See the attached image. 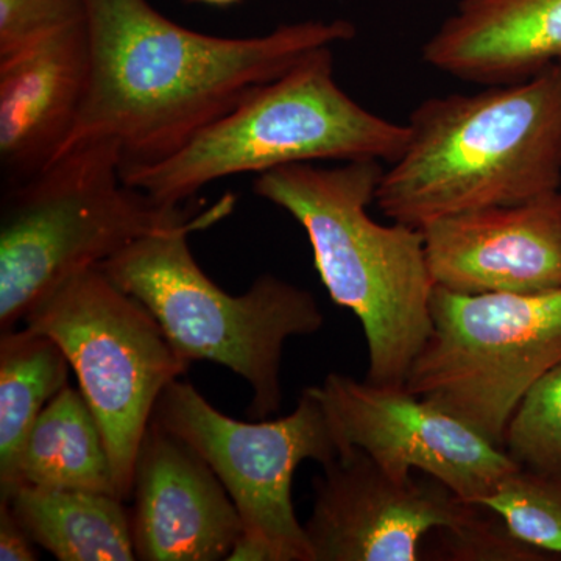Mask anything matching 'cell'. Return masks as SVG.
Instances as JSON below:
<instances>
[{
	"mask_svg": "<svg viewBox=\"0 0 561 561\" xmlns=\"http://www.w3.org/2000/svg\"><path fill=\"white\" fill-rule=\"evenodd\" d=\"M0 501L9 502L35 545L57 560H138L130 512L116 494L22 485Z\"/></svg>",
	"mask_w": 561,
	"mask_h": 561,
	"instance_id": "16",
	"label": "cell"
},
{
	"mask_svg": "<svg viewBox=\"0 0 561 561\" xmlns=\"http://www.w3.org/2000/svg\"><path fill=\"white\" fill-rule=\"evenodd\" d=\"M72 370L57 342L28 328L0 335V500L16 486L33 424Z\"/></svg>",
	"mask_w": 561,
	"mask_h": 561,
	"instance_id": "18",
	"label": "cell"
},
{
	"mask_svg": "<svg viewBox=\"0 0 561 561\" xmlns=\"http://www.w3.org/2000/svg\"><path fill=\"white\" fill-rule=\"evenodd\" d=\"M421 57L479 87L534 79L561 60V0H460Z\"/></svg>",
	"mask_w": 561,
	"mask_h": 561,
	"instance_id": "15",
	"label": "cell"
},
{
	"mask_svg": "<svg viewBox=\"0 0 561 561\" xmlns=\"http://www.w3.org/2000/svg\"><path fill=\"white\" fill-rule=\"evenodd\" d=\"M57 342L101 426L121 500H130L136 457L162 391L190 368L153 313L101 267L62 280L25 316Z\"/></svg>",
	"mask_w": 561,
	"mask_h": 561,
	"instance_id": "7",
	"label": "cell"
},
{
	"mask_svg": "<svg viewBox=\"0 0 561 561\" xmlns=\"http://www.w3.org/2000/svg\"><path fill=\"white\" fill-rule=\"evenodd\" d=\"M22 485L119 496L101 426L80 390L66 386L33 424L14 490Z\"/></svg>",
	"mask_w": 561,
	"mask_h": 561,
	"instance_id": "17",
	"label": "cell"
},
{
	"mask_svg": "<svg viewBox=\"0 0 561 561\" xmlns=\"http://www.w3.org/2000/svg\"><path fill=\"white\" fill-rule=\"evenodd\" d=\"M431 317L404 389L504 449L513 412L561 364V289L468 295L435 286Z\"/></svg>",
	"mask_w": 561,
	"mask_h": 561,
	"instance_id": "8",
	"label": "cell"
},
{
	"mask_svg": "<svg viewBox=\"0 0 561 561\" xmlns=\"http://www.w3.org/2000/svg\"><path fill=\"white\" fill-rule=\"evenodd\" d=\"M478 505L500 515L519 540L561 560V472L515 468Z\"/></svg>",
	"mask_w": 561,
	"mask_h": 561,
	"instance_id": "19",
	"label": "cell"
},
{
	"mask_svg": "<svg viewBox=\"0 0 561 561\" xmlns=\"http://www.w3.org/2000/svg\"><path fill=\"white\" fill-rule=\"evenodd\" d=\"M87 24L90 87L62 153L113 140L122 169L172 157L262 84L357 33L345 20L305 21L224 38L176 24L149 0H87Z\"/></svg>",
	"mask_w": 561,
	"mask_h": 561,
	"instance_id": "1",
	"label": "cell"
},
{
	"mask_svg": "<svg viewBox=\"0 0 561 561\" xmlns=\"http://www.w3.org/2000/svg\"><path fill=\"white\" fill-rule=\"evenodd\" d=\"M423 542V560L552 561L551 553L519 540L496 513L476 504L463 522L432 531Z\"/></svg>",
	"mask_w": 561,
	"mask_h": 561,
	"instance_id": "21",
	"label": "cell"
},
{
	"mask_svg": "<svg viewBox=\"0 0 561 561\" xmlns=\"http://www.w3.org/2000/svg\"><path fill=\"white\" fill-rule=\"evenodd\" d=\"M504 451L527 470L561 472V364L538 379L513 412Z\"/></svg>",
	"mask_w": 561,
	"mask_h": 561,
	"instance_id": "20",
	"label": "cell"
},
{
	"mask_svg": "<svg viewBox=\"0 0 561 561\" xmlns=\"http://www.w3.org/2000/svg\"><path fill=\"white\" fill-rule=\"evenodd\" d=\"M87 18L0 58L2 191L32 180L65 150L87 99Z\"/></svg>",
	"mask_w": 561,
	"mask_h": 561,
	"instance_id": "14",
	"label": "cell"
},
{
	"mask_svg": "<svg viewBox=\"0 0 561 561\" xmlns=\"http://www.w3.org/2000/svg\"><path fill=\"white\" fill-rule=\"evenodd\" d=\"M305 524L312 561H419L432 531L463 522L476 504L427 476L400 482L350 448L313 481Z\"/></svg>",
	"mask_w": 561,
	"mask_h": 561,
	"instance_id": "11",
	"label": "cell"
},
{
	"mask_svg": "<svg viewBox=\"0 0 561 561\" xmlns=\"http://www.w3.org/2000/svg\"><path fill=\"white\" fill-rule=\"evenodd\" d=\"M234 203L225 195L190 220L144 236L99 267L153 313L190 364L214 362L249 382L250 415L264 420L283 401L284 345L319 332L324 316L311 291L278 276L267 273L245 294L231 295L202 271L187 238L230 216Z\"/></svg>",
	"mask_w": 561,
	"mask_h": 561,
	"instance_id": "4",
	"label": "cell"
},
{
	"mask_svg": "<svg viewBox=\"0 0 561 561\" xmlns=\"http://www.w3.org/2000/svg\"><path fill=\"white\" fill-rule=\"evenodd\" d=\"M190 2L203 3V5L210 7H231L242 2V0H190Z\"/></svg>",
	"mask_w": 561,
	"mask_h": 561,
	"instance_id": "24",
	"label": "cell"
},
{
	"mask_svg": "<svg viewBox=\"0 0 561 561\" xmlns=\"http://www.w3.org/2000/svg\"><path fill=\"white\" fill-rule=\"evenodd\" d=\"M39 559L35 541L18 522L7 501H0V560L35 561Z\"/></svg>",
	"mask_w": 561,
	"mask_h": 561,
	"instance_id": "23",
	"label": "cell"
},
{
	"mask_svg": "<svg viewBox=\"0 0 561 561\" xmlns=\"http://www.w3.org/2000/svg\"><path fill=\"white\" fill-rule=\"evenodd\" d=\"M87 18V0H0V58Z\"/></svg>",
	"mask_w": 561,
	"mask_h": 561,
	"instance_id": "22",
	"label": "cell"
},
{
	"mask_svg": "<svg viewBox=\"0 0 561 561\" xmlns=\"http://www.w3.org/2000/svg\"><path fill=\"white\" fill-rule=\"evenodd\" d=\"M435 286L457 294L561 289V190L420 228Z\"/></svg>",
	"mask_w": 561,
	"mask_h": 561,
	"instance_id": "12",
	"label": "cell"
},
{
	"mask_svg": "<svg viewBox=\"0 0 561 561\" xmlns=\"http://www.w3.org/2000/svg\"><path fill=\"white\" fill-rule=\"evenodd\" d=\"M151 421L190 445L234 502L243 531L228 560L312 561L291 483L302 461L330 463L342 446L311 389L302 391L290 415L247 423L217 411L192 383L176 379L162 391Z\"/></svg>",
	"mask_w": 561,
	"mask_h": 561,
	"instance_id": "9",
	"label": "cell"
},
{
	"mask_svg": "<svg viewBox=\"0 0 561 561\" xmlns=\"http://www.w3.org/2000/svg\"><path fill=\"white\" fill-rule=\"evenodd\" d=\"M192 216L128 186L113 140L65 151L32 180L2 191L0 331L16 328L62 280Z\"/></svg>",
	"mask_w": 561,
	"mask_h": 561,
	"instance_id": "6",
	"label": "cell"
},
{
	"mask_svg": "<svg viewBox=\"0 0 561 561\" xmlns=\"http://www.w3.org/2000/svg\"><path fill=\"white\" fill-rule=\"evenodd\" d=\"M383 169L379 160L298 162L260 173L253 191L301 225L331 300L359 319L365 381L404 387L431 335L435 284L423 231L398 221L387 227L368 213Z\"/></svg>",
	"mask_w": 561,
	"mask_h": 561,
	"instance_id": "3",
	"label": "cell"
},
{
	"mask_svg": "<svg viewBox=\"0 0 561 561\" xmlns=\"http://www.w3.org/2000/svg\"><path fill=\"white\" fill-rule=\"evenodd\" d=\"M408 136V125L371 113L339 87L334 51L323 47L262 84L172 157L124 168L122 179L161 205L180 206L214 181L241 173L298 162L390 164Z\"/></svg>",
	"mask_w": 561,
	"mask_h": 561,
	"instance_id": "5",
	"label": "cell"
},
{
	"mask_svg": "<svg viewBox=\"0 0 561 561\" xmlns=\"http://www.w3.org/2000/svg\"><path fill=\"white\" fill-rule=\"evenodd\" d=\"M309 389L330 416L342 453L360 449L394 481H409L420 470L460 500L479 504L518 468L500 446L404 387L331 373Z\"/></svg>",
	"mask_w": 561,
	"mask_h": 561,
	"instance_id": "10",
	"label": "cell"
},
{
	"mask_svg": "<svg viewBox=\"0 0 561 561\" xmlns=\"http://www.w3.org/2000/svg\"><path fill=\"white\" fill-rule=\"evenodd\" d=\"M559 65L561 66V60L559 61Z\"/></svg>",
	"mask_w": 561,
	"mask_h": 561,
	"instance_id": "25",
	"label": "cell"
},
{
	"mask_svg": "<svg viewBox=\"0 0 561 561\" xmlns=\"http://www.w3.org/2000/svg\"><path fill=\"white\" fill-rule=\"evenodd\" d=\"M405 125L408 142L375 201L398 224L423 228L561 187L559 62L522 83L427 99Z\"/></svg>",
	"mask_w": 561,
	"mask_h": 561,
	"instance_id": "2",
	"label": "cell"
},
{
	"mask_svg": "<svg viewBox=\"0 0 561 561\" xmlns=\"http://www.w3.org/2000/svg\"><path fill=\"white\" fill-rule=\"evenodd\" d=\"M131 496L138 560H228L241 538V515L216 472L154 421L139 446Z\"/></svg>",
	"mask_w": 561,
	"mask_h": 561,
	"instance_id": "13",
	"label": "cell"
}]
</instances>
